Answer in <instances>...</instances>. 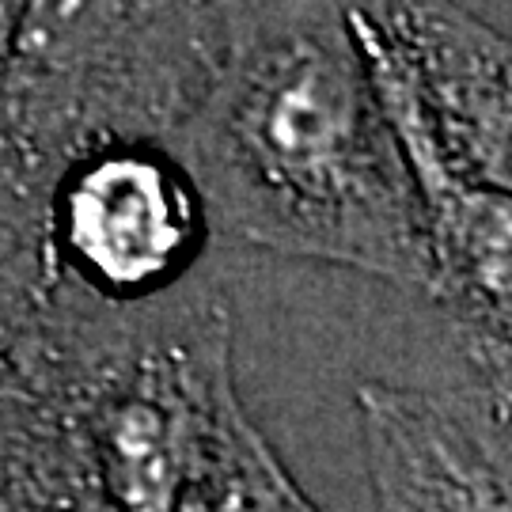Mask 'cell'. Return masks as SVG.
Wrapping results in <instances>:
<instances>
[{
	"mask_svg": "<svg viewBox=\"0 0 512 512\" xmlns=\"http://www.w3.org/2000/svg\"><path fill=\"white\" fill-rule=\"evenodd\" d=\"M349 4L285 0L236 27L171 148L202 190L217 243L429 296L425 205Z\"/></svg>",
	"mask_w": 512,
	"mask_h": 512,
	"instance_id": "6da1fadb",
	"label": "cell"
},
{
	"mask_svg": "<svg viewBox=\"0 0 512 512\" xmlns=\"http://www.w3.org/2000/svg\"><path fill=\"white\" fill-rule=\"evenodd\" d=\"M31 349L69 437L80 512H224L255 421L232 372V311L209 281L129 308L57 285Z\"/></svg>",
	"mask_w": 512,
	"mask_h": 512,
	"instance_id": "7a4b0ae2",
	"label": "cell"
},
{
	"mask_svg": "<svg viewBox=\"0 0 512 512\" xmlns=\"http://www.w3.org/2000/svg\"><path fill=\"white\" fill-rule=\"evenodd\" d=\"M232 46L220 0H27L0 61V164L38 186L114 141H171Z\"/></svg>",
	"mask_w": 512,
	"mask_h": 512,
	"instance_id": "3957f363",
	"label": "cell"
},
{
	"mask_svg": "<svg viewBox=\"0 0 512 512\" xmlns=\"http://www.w3.org/2000/svg\"><path fill=\"white\" fill-rule=\"evenodd\" d=\"M46 243L57 285L129 308L194 281L217 236L171 141H114L54 179Z\"/></svg>",
	"mask_w": 512,
	"mask_h": 512,
	"instance_id": "277c9868",
	"label": "cell"
},
{
	"mask_svg": "<svg viewBox=\"0 0 512 512\" xmlns=\"http://www.w3.org/2000/svg\"><path fill=\"white\" fill-rule=\"evenodd\" d=\"M376 88L456 175L512 198V38L459 0H353Z\"/></svg>",
	"mask_w": 512,
	"mask_h": 512,
	"instance_id": "5b68a950",
	"label": "cell"
},
{
	"mask_svg": "<svg viewBox=\"0 0 512 512\" xmlns=\"http://www.w3.org/2000/svg\"><path fill=\"white\" fill-rule=\"evenodd\" d=\"M372 512H512V437L475 391L357 387Z\"/></svg>",
	"mask_w": 512,
	"mask_h": 512,
	"instance_id": "8992f818",
	"label": "cell"
},
{
	"mask_svg": "<svg viewBox=\"0 0 512 512\" xmlns=\"http://www.w3.org/2000/svg\"><path fill=\"white\" fill-rule=\"evenodd\" d=\"M46 205V186L0 164V346L27 342L57 289Z\"/></svg>",
	"mask_w": 512,
	"mask_h": 512,
	"instance_id": "52a82bcc",
	"label": "cell"
},
{
	"mask_svg": "<svg viewBox=\"0 0 512 512\" xmlns=\"http://www.w3.org/2000/svg\"><path fill=\"white\" fill-rule=\"evenodd\" d=\"M224 512H319L311 505L304 490L285 471V463L277 459L274 444L262 437V429L251 425L247 437L239 444Z\"/></svg>",
	"mask_w": 512,
	"mask_h": 512,
	"instance_id": "ba28073f",
	"label": "cell"
},
{
	"mask_svg": "<svg viewBox=\"0 0 512 512\" xmlns=\"http://www.w3.org/2000/svg\"><path fill=\"white\" fill-rule=\"evenodd\" d=\"M277 4H285V0H220V8L228 12V23H232V31L243 27V23H251L258 19L262 12H270Z\"/></svg>",
	"mask_w": 512,
	"mask_h": 512,
	"instance_id": "9c48e42d",
	"label": "cell"
},
{
	"mask_svg": "<svg viewBox=\"0 0 512 512\" xmlns=\"http://www.w3.org/2000/svg\"><path fill=\"white\" fill-rule=\"evenodd\" d=\"M23 4L27 0H0V61L8 54V42L16 35V23L23 16Z\"/></svg>",
	"mask_w": 512,
	"mask_h": 512,
	"instance_id": "30bf717a",
	"label": "cell"
}]
</instances>
